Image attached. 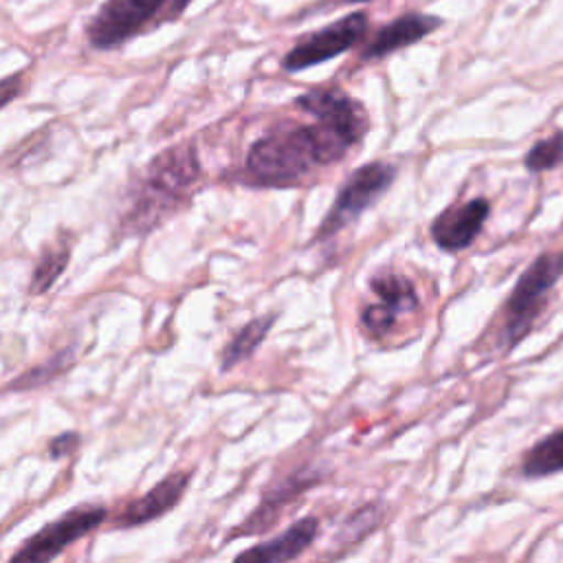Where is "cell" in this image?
Here are the masks:
<instances>
[{"instance_id": "obj_1", "label": "cell", "mask_w": 563, "mask_h": 563, "mask_svg": "<svg viewBox=\"0 0 563 563\" xmlns=\"http://www.w3.org/2000/svg\"><path fill=\"white\" fill-rule=\"evenodd\" d=\"M295 106L314 121H284L264 132L246 152L251 185H297L314 169L339 163L369 130L363 103L336 86L310 88L295 99Z\"/></svg>"}, {"instance_id": "obj_2", "label": "cell", "mask_w": 563, "mask_h": 563, "mask_svg": "<svg viewBox=\"0 0 563 563\" xmlns=\"http://www.w3.org/2000/svg\"><path fill=\"white\" fill-rule=\"evenodd\" d=\"M198 178L200 161L194 143L163 150L147 163L130 191V207L121 218V227L128 233L150 231L191 194Z\"/></svg>"}, {"instance_id": "obj_3", "label": "cell", "mask_w": 563, "mask_h": 563, "mask_svg": "<svg viewBox=\"0 0 563 563\" xmlns=\"http://www.w3.org/2000/svg\"><path fill=\"white\" fill-rule=\"evenodd\" d=\"M191 0H106L86 26L92 48L112 51L165 22L178 20Z\"/></svg>"}, {"instance_id": "obj_4", "label": "cell", "mask_w": 563, "mask_h": 563, "mask_svg": "<svg viewBox=\"0 0 563 563\" xmlns=\"http://www.w3.org/2000/svg\"><path fill=\"white\" fill-rule=\"evenodd\" d=\"M561 277H563V251L541 253L519 275L501 312L499 343H504L506 350L515 347L532 330L537 317L548 303L552 288L559 284Z\"/></svg>"}, {"instance_id": "obj_5", "label": "cell", "mask_w": 563, "mask_h": 563, "mask_svg": "<svg viewBox=\"0 0 563 563\" xmlns=\"http://www.w3.org/2000/svg\"><path fill=\"white\" fill-rule=\"evenodd\" d=\"M396 180V167L385 161H372L356 167L341 185L330 211L325 213L317 238L325 240L350 222H354L363 211H367Z\"/></svg>"}, {"instance_id": "obj_6", "label": "cell", "mask_w": 563, "mask_h": 563, "mask_svg": "<svg viewBox=\"0 0 563 563\" xmlns=\"http://www.w3.org/2000/svg\"><path fill=\"white\" fill-rule=\"evenodd\" d=\"M106 521L103 506L81 504L66 510L53 523H46L42 530L31 534L9 559V563H51L59 556L70 543L79 541L95 528Z\"/></svg>"}, {"instance_id": "obj_7", "label": "cell", "mask_w": 563, "mask_h": 563, "mask_svg": "<svg viewBox=\"0 0 563 563\" xmlns=\"http://www.w3.org/2000/svg\"><path fill=\"white\" fill-rule=\"evenodd\" d=\"M369 29L367 13L354 11L343 15L341 20L325 24L312 33H306L301 40L295 42V46L284 55L282 68L286 73H299L310 66L323 64L332 57L343 55L352 46H356Z\"/></svg>"}, {"instance_id": "obj_8", "label": "cell", "mask_w": 563, "mask_h": 563, "mask_svg": "<svg viewBox=\"0 0 563 563\" xmlns=\"http://www.w3.org/2000/svg\"><path fill=\"white\" fill-rule=\"evenodd\" d=\"M488 213H490V205L486 198H473L460 205H451L433 218L429 229L431 238L442 251L457 253L473 244Z\"/></svg>"}, {"instance_id": "obj_9", "label": "cell", "mask_w": 563, "mask_h": 563, "mask_svg": "<svg viewBox=\"0 0 563 563\" xmlns=\"http://www.w3.org/2000/svg\"><path fill=\"white\" fill-rule=\"evenodd\" d=\"M440 26H442V18H438V15L416 13V11L402 13L374 33V37L363 46L361 57L363 59L387 57L405 46L420 42L422 37H427L429 33H433Z\"/></svg>"}, {"instance_id": "obj_10", "label": "cell", "mask_w": 563, "mask_h": 563, "mask_svg": "<svg viewBox=\"0 0 563 563\" xmlns=\"http://www.w3.org/2000/svg\"><path fill=\"white\" fill-rule=\"evenodd\" d=\"M317 532H319V519L303 517L292 526H288L275 539H268L253 548L242 550L231 563H286L299 556L314 541Z\"/></svg>"}, {"instance_id": "obj_11", "label": "cell", "mask_w": 563, "mask_h": 563, "mask_svg": "<svg viewBox=\"0 0 563 563\" xmlns=\"http://www.w3.org/2000/svg\"><path fill=\"white\" fill-rule=\"evenodd\" d=\"M189 484V473L187 471H176L169 473L167 477H163L154 488H150L143 497L134 499L119 517V526L123 528H132V526H141L147 523L161 515H165L167 510H172L178 499L183 497V493L187 490Z\"/></svg>"}, {"instance_id": "obj_12", "label": "cell", "mask_w": 563, "mask_h": 563, "mask_svg": "<svg viewBox=\"0 0 563 563\" xmlns=\"http://www.w3.org/2000/svg\"><path fill=\"white\" fill-rule=\"evenodd\" d=\"M554 473H563V429L548 433L539 442H534L523 460L521 475L523 477H548Z\"/></svg>"}, {"instance_id": "obj_13", "label": "cell", "mask_w": 563, "mask_h": 563, "mask_svg": "<svg viewBox=\"0 0 563 563\" xmlns=\"http://www.w3.org/2000/svg\"><path fill=\"white\" fill-rule=\"evenodd\" d=\"M369 288L376 292L378 303L394 310L398 317L418 306L416 288H413L411 279L405 277V275H398V273H391V271L376 273L369 279Z\"/></svg>"}, {"instance_id": "obj_14", "label": "cell", "mask_w": 563, "mask_h": 563, "mask_svg": "<svg viewBox=\"0 0 563 563\" xmlns=\"http://www.w3.org/2000/svg\"><path fill=\"white\" fill-rule=\"evenodd\" d=\"M275 321V314H266V317H257L249 323H244L233 336L231 341L224 345L222 350V369H229V367H235L238 363H242L244 358H249L257 347L260 343L264 341V336L268 334L271 325Z\"/></svg>"}, {"instance_id": "obj_15", "label": "cell", "mask_w": 563, "mask_h": 563, "mask_svg": "<svg viewBox=\"0 0 563 563\" xmlns=\"http://www.w3.org/2000/svg\"><path fill=\"white\" fill-rule=\"evenodd\" d=\"M68 257H70V251L66 244H55V246H48L35 268H33V275H31V284H29V292L31 295H42L46 292L57 279L59 275L64 273L66 264H68Z\"/></svg>"}, {"instance_id": "obj_16", "label": "cell", "mask_w": 563, "mask_h": 563, "mask_svg": "<svg viewBox=\"0 0 563 563\" xmlns=\"http://www.w3.org/2000/svg\"><path fill=\"white\" fill-rule=\"evenodd\" d=\"M563 161V130L534 143L526 158H523V165L528 172L532 174H539V172H545V169H552L556 167L559 163Z\"/></svg>"}, {"instance_id": "obj_17", "label": "cell", "mask_w": 563, "mask_h": 563, "mask_svg": "<svg viewBox=\"0 0 563 563\" xmlns=\"http://www.w3.org/2000/svg\"><path fill=\"white\" fill-rule=\"evenodd\" d=\"M70 358H73L70 350H64V352H59L55 358H48L46 363H42V365L29 369L26 374H22L11 387H15V389H33V387H40V385H44L46 380H51L53 376H57V374L70 363Z\"/></svg>"}, {"instance_id": "obj_18", "label": "cell", "mask_w": 563, "mask_h": 563, "mask_svg": "<svg viewBox=\"0 0 563 563\" xmlns=\"http://www.w3.org/2000/svg\"><path fill=\"white\" fill-rule=\"evenodd\" d=\"M77 444H79V435L73 433V431H66V433H62V435H57L48 442V455L55 457V460L66 457L77 449Z\"/></svg>"}, {"instance_id": "obj_19", "label": "cell", "mask_w": 563, "mask_h": 563, "mask_svg": "<svg viewBox=\"0 0 563 563\" xmlns=\"http://www.w3.org/2000/svg\"><path fill=\"white\" fill-rule=\"evenodd\" d=\"M345 2H367V0H345Z\"/></svg>"}]
</instances>
